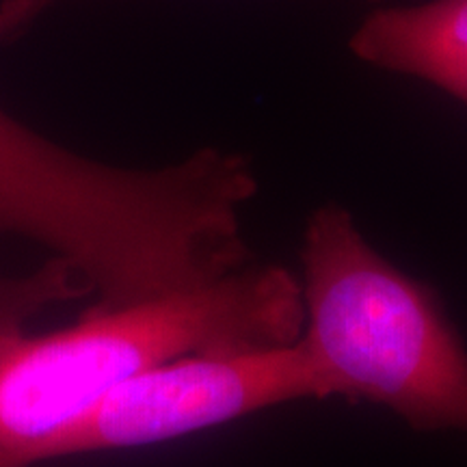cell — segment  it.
<instances>
[{
    "mask_svg": "<svg viewBox=\"0 0 467 467\" xmlns=\"http://www.w3.org/2000/svg\"><path fill=\"white\" fill-rule=\"evenodd\" d=\"M249 159L203 148L161 169L61 148L0 109V236L66 260L104 306L197 290L247 268Z\"/></svg>",
    "mask_w": 467,
    "mask_h": 467,
    "instance_id": "cell-1",
    "label": "cell"
},
{
    "mask_svg": "<svg viewBox=\"0 0 467 467\" xmlns=\"http://www.w3.org/2000/svg\"><path fill=\"white\" fill-rule=\"evenodd\" d=\"M306 327L301 282L254 262L197 290L96 306L46 336H0V467H37V452L145 368L186 355L284 348Z\"/></svg>",
    "mask_w": 467,
    "mask_h": 467,
    "instance_id": "cell-2",
    "label": "cell"
},
{
    "mask_svg": "<svg viewBox=\"0 0 467 467\" xmlns=\"http://www.w3.org/2000/svg\"><path fill=\"white\" fill-rule=\"evenodd\" d=\"M299 337L325 400L375 402L420 433H467V350L429 285L389 265L347 208L303 234Z\"/></svg>",
    "mask_w": 467,
    "mask_h": 467,
    "instance_id": "cell-3",
    "label": "cell"
},
{
    "mask_svg": "<svg viewBox=\"0 0 467 467\" xmlns=\"http://www.w3.org/2000/svg\"><path fill=\"white\" fill-rule=\"evenodd\" d=\"M295 400H325L301 342L227 355H186L126 379L37 452V465L128 451Z\"/></svg>",
    "mask_w": 467,
    "mask_h": 467,
    "instance_id": "cell-4",
    "label": "cell"
},
{
    "mask_svg": "<svg viewBox=\"0 0 467 467\" xmlns=\"http://www.w3.org/2000/svg\"><path fill=\"white\" fill-rule=\"evenodd\" d=\"M348 48L368 66L426 80L467 104V0L372 11Z\"/></svg>",
    "mask_w": 467,
    "mask_h": 467,
    "instance_id": "cell-5",
    "label": "cell"
},
{
    "mask_svg": "<svg viewBox=\"0 0 467 467\" xmlns=\"http://www.w3.org/2000/svg\"><path fill=\"white\" fill-rule=\"evenodd\" d=\"M87 295H93L91 284L61 258H48L26 275H0V336L26 331L33 318Z\"/></svg>",
    "mask_w": 467,
    "mask_h": 467,
    "instance_id": "cell-6",
    "label": "cell"
},
{
    "mask_svg": "<svg viewBox=\"0 0 467 467\" xmlns=\"http://www.w3.org/2000/svg\"><path fill=\"white\" fill-rule=\"evenodd\" d=\"M61 0H3L0 3V46L14 42L44 11Z\"/></svg>",
    "mask_w": 467,
    "mask_h": 467,
    "instance_id": "cell-7",
    "label": "cell"
}]
</instances>
